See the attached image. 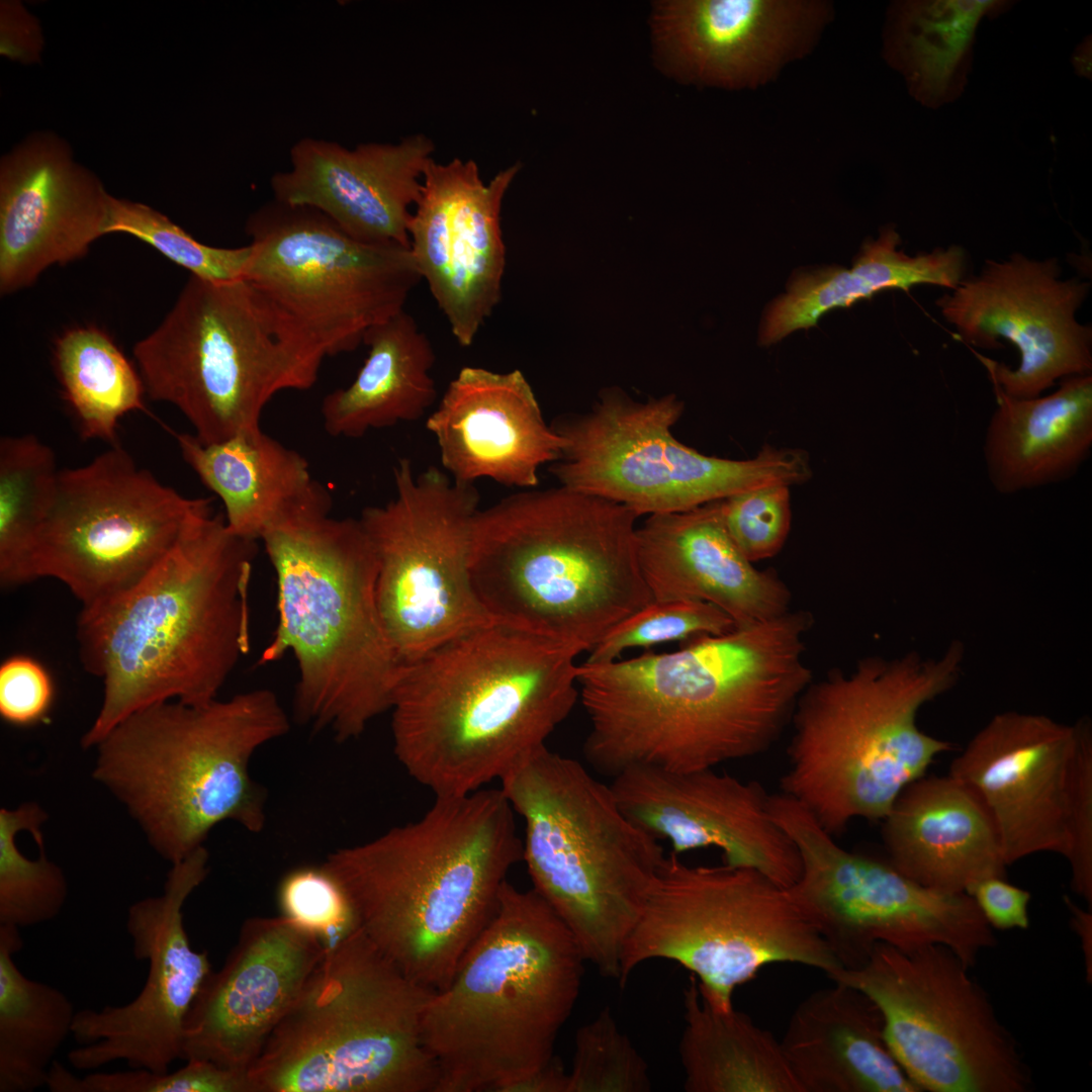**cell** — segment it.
Here are the masks:
<instances>
[{
  "mask_svg": "<svg viewBox=\"0 0 1092 1092\" xmlns=\"http://www.w3.org/2000/svg\"><path fill=\"white\" fill-rule=\"evenodd\" d=\"M586 962L534 890L506 881L495 910L424 1012L438 1092H514L555 1055Z\"/></svg>",
  "mask_w": 1092,
  "mask_h": 1092,
  "instance_id": "cell-6",
  "label": "cell"
},
{
  "mask_svg": "<svg viewBox=\"0 0 1092 1092\" xmlns=\"http://www.w3.org/2000/svg\"><path fill=\"white\" fill-rule=\"evenodd\" d=\"M980 797L1007 866L1063 856L1073 891L1092 904V731L1030 713L995 715L949 767Z\"/></svg>",
  "mask_w": 1092,
  "mask_h": 1092,
  "instance_id": "cell-19",
  "label": "cell"
},
{
  "mask_svg": "<svg viewBox=\"0 0 1092 1092\" xmlns=\"http://www.w3.org/2000/svg\"><path fill=\"white\" fill-rule=\"evenodd\" d=\"M1065 902L1071 912L1072 924L1076 928L1078 934L1081 937L1084 949V956L1086 958L1087 975L1091 977V926L1092 916L1091 912L1084 911L1075 905L1067 896Z\"/></svg>",
  "mask_w": 1092,
  "mask_h": 1092,
  "instance_id": "cell-53",
  "label": "cell"
},
{
  "mask_svg": "<svg viewBox=\"0 0 1092 1092\" xmlns=\"http://www.w3.org/2000/svg\"><path fill=\"white\" fill-rule=\"evenodd\" d=\"M289 728L268 689L200 706L158 703L123 719L94 747L93 779L173 864L204 846L222 822L252 833L265 828L267 795L250 762Z\"/></svg>",
  "mask_w": 1092,
  "mask_h": 1092,
  "instance_id": "cell-8",
  "label": "cell"
},
{
  "mask_svg": "<svg viewBox=\"0 0 1092 1092\" xmlns=\"http://www.w3.org/2000/svg\"><path fill=\"white\" fill-rule=\"evenodd\" d=\"M900 237L892 228L864 243L852 268H826L797 274L787 292L775 299L761 323L759 340L775 344L800 329L816 326L837 307L849 306L887 289L909 291L920 284L954 289L965 278L967 255L959 246L909 256L897 250Z\"/></svg>",
  "mask_w": 1092,
  "mask_h": 1092,
  "instance_id": "cell-35",
  "label": "cell"
},
{
  "mask_svg": "<svg viewBox=\"0 0 1092 1092\" xmlns=\"http://www.w3.org/2000/svg\"><path fill=\"white\" fill-rule=\"evenodd\" d=\"M113 233L130 235L185 268L191 276L212 282L243 279L251 256L250 245H204L153 207L111 195L106 234Z\"/></svg>",
  "mask_w": 1092,
  "mask_h": 1092,
  "instance_id": "cell-43",
  "label": "cell"
},
{
  "mask_svg": "<svg viewBox=\"0 0 1092 1092\" xmlns=\"http://www.w3.org/2000/svg\"><path fill=\"white\" fill-rule=\"evenodd\" d=\"M523 859L515 811L499 789L436 797L418 820L324 861L360 927L404 975L434 992L450 983Z\"/></svg>",
  "mask_w": 1092,
  "mask_h": 1092,
  "instance_id": "cell-4",
  "label": "cell"
},
{
  "mask_svg": "<svg viewBox=\"0 0 1092 1092\" xmlns=\"http://www.w3.org/2000/svg\"><path fill=\"white\" fill-rule=\"evenodd\" d=\"M132 353L147 396L175 406L205 444L260 428L269 400L312 387L327 357L293 316L246 279L191 275Z\"/></svg>",
  "mask_w": 1092,
  "mask_h": 1092,
  "instance_id": "cell-12",
  "label": "cell"
},
{
  "mask_svg": "<svg viewBox=\"0 0 1092 1092\" xmlns=\"http://www.w3.org/2000/svg\"><path fill=\"white\" fill-rule=\"evenodd\" d=\"M257 541L233 534L212 509L200 515L138 584L77 619L79 657L103 699L82 746L94 748L149 706H200L217 695L250 649L249 584Z\"/></svg>",
  "mask_w": 1092,
  "mask_h": 1092,
  "instance_id": "cell-2",
  "label": "cell"
},
{
  "mask_svg": "<svg viewBox=\"0 0 1092 1092\" xmlns=\"http://www.w3.org/2000/svg\"><path fill=\"white\" fill-rule=\"evenodd\" d=\"M684 992L679 1040L688 1092H802L781 1040L741 1011H717L699 992L695 977Z\"/></svg>",
  "mask_w": 1092,
  "mask_h": 1092,
  "instance_id": "cell-37",
  "label": "cell"
},
{
  "mask_svg": "<svg viewBox=\"0 0 1092 1092\" xmlns=\"http://www.w3.org/2000/svg\"><path fill=\"white\" fill-rule=\"evenodd\" d=\"M724 526L740 552L754 563L777 555L791 529L790 486L776 484L721 500Z\"/></svg>",
  "mask_w": 1092,
  "mask_h": 1092,
  "instance_id": "cell-48",
  "label": "cell"
},
{
  "mask_svg": "<svg viewBox=\"0 0 1092 1092\" xmlns=\"http://www.w3.org/2000/svg\"><path fill=\"white\" fill-rule=\"evenodd\" d=\"M44 39L37 18L17 0L0 4V54L23 65L40 61Z\"/></svg>",
  "mask_w": 1092,
  "mask_h": 1092,
  "instance_id": "cell-51",
  "label": "cell"
},
{
  "mask_svg": "<svg viewBox=\"0 0 1092 1092\" xmlns=\"http://www.w3.org/2000/svg\"><path fill=\"white\" fill-rule=\"evenodd\" d=\"M769 809L795 842L801 874L789 889L842 969H854L874 946L902 950L941 944L969 968L997 943L973 898L925 887L882 860L841 847L801 804L779 792Z\"/></svg>",
  "mask_w": 1092,
  "mask_h": 1092,
  "instance_id": "cell-17",
  "label": "cell"
},
{
  "mask_svg": "<svg viewBox=\"0 0 1092 1092\" xmlns=\"http://www.w3.org/2000/svg\"><path fill=\"white\" fill-rule=\"evenodd\" d=\"M208 861L201 846L172 864L160 895L128 908L125 928L134 958L148 964L147 979L124 1005L76 1012L72 1035L79 1046L68 1054L75 1069L123 1061L162 1073L181 1059L187 1014L212 972L208 952L192 947L183 916L187 899L207 878Z\"/></svg>",
  "mask_w": 1092,
  "mask_h": 1092,
  "instance_id": "cell-22",
  "label": "cell"
},
{
  "mask_svg": "<svg viewBox=\"0 0 1092 1092\" xmlns=\"http://www.w3.org/2000/svg\"><path fill=\"white\" fill-rule=\"evenodd\" d=\"M111 195L52 131L27 135L0 161V291L84 257L107 235Z\"/></svg>",
  "mask_w": 1092,
  "mask_h": 1092,
  "instance_id": "cell-26",
  "label": "cell"
},
{
  "mask_svg": "<svg viewBox=\"0 0 1092 1092\" xmlns=\"http://www.w3.org/2000/svg\"><path fill=\"white\" fill-rule=\"evenodd\" d=\"M833 982L800 1002L781 1039L802 1092H921L889 1050L876 1004Z\"/></svg>",
  "mask_w": 1092,
  "mask_h": 1092,
  "instance_id": "cell-33",
  "label": "cell"
},
{
  "mask_svg": "<svg viewBox=\"0 0 1092 1092\" xmlns=\"http://www.w3.org/2000/svg\"><path fill=\"white\" fill-rule=\"evenodd\" d=\"M716 767L674 771L631 766L610 787L625 815L673 853L715 847L723 863L757 871L785 888L801 874V857L769 809V795L756 781Z\"/></svg>",
  "mask_w": 1092,
  "mask_h": 1092,
  "instance_id": "cell-24",
  "label": "cell"
},
{
  "mask_svg": "<svg viewBox=\"0 0 1092 1092\" xmlns=\"http://www.w3.org/2000/svg\"><path fill=\"white\" fill-rule=\"evenodd\" d=\"M1008 1H906L893 6L886 52L923 105L938 108L963 93L980 20L1005 11Z\"/></svg>",
  "mask_w": 1092,
  "mask_h": 1092,
  "instance_id": "cell-38",
  "label": "cell"
},
{
  "mask_svg": "<svg viewBox=\"0 0 1092 1092\" xmlns=\"http://www.w3.org/2000/svg\"><path fill=\"white\" fill-rule=\"evenodd\" d=\"M54 700L53 681L44 667L27 655H13L0 666V715L16 726L35 724Z\"/></svg>",
  "mask_w": 1092,
  "mask_h": 1092,
  "instance_id": "cell-49",
  "label": "cell"
},
{
  "mask_svg": "<svg viewBox=\"0 0 1092 1092\" xmlns=\"http://www.w3.org/2000/svg\"><path fill=\"white\" fill-rule=\"evenodd\" d=\"M567 1092H647L649 1067L606 1006L574 1037Z\"/></svg>",
  "mask_w": 1092,
  "mask_h": 1092,
  "instance_id": "cell-44",
  "label": "cell"
},
{
  "mask_svg": "<svg viewBox=\"0 0 1092 1092\" xmlns=\"http://www.w3.org/2000/svg\"><path fill=\"white\" fill-rule=\"evenodd\" d=\"M997 407L984 457L995 489L1016 493L1072 476L1092 447V375L1061 379L1056 391L1016 398L992 383Z\"/></svg>",
  "mask_w": 1092,
  "mask_h": 1092,
  "instance_id": "cell-34",
  "label": "cell"
},
{
  "mask_svg": "<svg viewBox=\"0 0 1092 1092\" xmlns=\"http://www.w3.org/2000/svg\"><path fill=\"white\" fill-rule=\"evenodd\" d=\"M22 946L19 928L0 925V1092L47 1087L77 1012L64 992L19 970Z\"/></svg>",
  "mask_w": 1092,
  "mask_h": 1092,
  "instance_id": "cell-39",
  "label": "cell"
},
{
  "mask_svg": "<svg viewBox=\"0 0 1092 1092\" xmlns=\"http://www.w3.org/2000/svg\"><path fill=\"white\" fill-rule=\"evenodd\" d=\"M969 970L941 944L878 943L861 966L830 979L876 1004L889 1050L921 1092L1029 1091L1031 1072Z\"/></svg>",
  "mask_w": 1092,
  "mask_h": 1092,
  "instance_id": "cell-15",
  "label": "cell"
},
{
  "mask_svg": "<svg viewBox=\"0 0 1092 1092\" xmlns=\"http://www.w3.org/2000/svg\"><path fill=\"white\" fill-rule=\"evenodd\" d=\"M1091 37H1087L1076 50L1073 64L1080 75L1091 76Z\"/></svg>",
  "mask_w": 1092,
  "mask_h": 1092,
  "instance_id": "cell-54",
  "label": "cell"
},
{
  "mask_svg": "<svg viewBox=\"0 0 1092 1092\" xmlns=\"http://www.w3.org/2000/svg\"><path fill=\"white\" fill-rule=\"evenodd\" d=\"M363 344L368 354L353 382L322 402L324 427L333 437L361 438L373 429L417 421L437 397L434 348L405 310L370 329Z\"/></svg>",
  "mask_w": 1092,
  "mask_h": 1092,
  "instance_id": "cell-36",
  "label": "cell"
},
{
  "mask_svg": "<svg viewBox=\"0 0 1092 1092\" xmlns=\"http://www.w3.org/2000/svg\"><path fill=\"white\" fill-rule=\"evenodd\" d=\"M684 408L674 394L640 402L619 388L605 389L589 412L552 425L564 445L550 472L561 486L622 505L638 518L811 478L802 449L765 445L753 458L734 460L685 445L671 432Z\"/></svg>",
  "mask_w": 1092,
  "mask_h": 1092,
  "instance_id": "cell-14",
  "label": "cell"
},
{
  "mask_svg": "<svg viewBox=\"0 0 1092 1092\" xmlns=\"http://www.w3.org/2000/svg\"><path fill=\"white\" fill-rule=\"evenodd\" d=\"M262 541L275 570L278 621L259 664L288 651L298 680L294 717L339 741L390 711L402 663L376 597L373 545L359 519L285 525Z\"/></svg>",
  "mask_w": 1092,
  "mask_h": 1092,
  "instance_id": "cell-7",
  "label": "cell"
},
{
  "mask_svg": "<svg viewBox=\"0 0 1092 1092\" xmlns=\"http://www.w3.org/2000/svg\"><path fill=\"white\" fill-rule=\"evenodd\" d=\"M183 460L223 503L229 530L257 541L279 527L329 516L330 491L306 459L261 428L205 444L174 433Z\"/></svg>",
  "mask_w": 1092,
  "mask_h": 1092,
  "instance_id": "cell-32",
  "label": "cell"
},
{
  "mask_svg": "<svg viewBox=\"0 0 1092 1092\" xmlns=\"http://www.w3.org/2000/svg\"><path fill=\"white\" fill-rule=\"evenodd\" d=\"M435 992L361 927L326 952L248 1070L252 1092H438L423 1038Z\"/></svg>",
  "mask_w": 1092,
  "mask_h": 1092,
  "instance_id": "cell-11",
  "label": "cell"
},
{
  "mask_svg": "<svg viewBox=\"0 0 1092 1092\" xmlns=\"http://www.w3.org/2000/svg\"><path fill=\"white\" fill-rule=\"evenodd\" d=\"M721 500L648 516L637 527L639 566L652 601L709 603L736 628L787 613L790 589L776 572L755 568L740 552L724 526Z\"/></svg>",
  "mask_w": 1092,
  "mask_h": 1092,
  "instance_id": "cell-29",
  "label": "cell"
},
{
  "mask_svg": "<svg viewBox=\"0 0 1092 1092\" xmlns=\"http://www.w3.org/2000/svg\"><path fill=\"white\" fill-rule=\"evenodd\" d=\"M443 468L459 483L480 478L521 488L538 485L543 465L562 457L564 439L543 417L518 370L465 366L426 420Z\"/></svg>",
  "mask_w": 1092,
  "mask_h": 1092,
  "instance_id": "cell-28",
  "label": "cell"
},
{
  "mask_svg": "<svg viewBox=\"0 0 1092 1092\" xmlns=\"http://www.w3.org/2000/svg\"><path fill=\"white\" fill-rule=\"evenodd\" d=\"M170 1072L147 1069L91 1072L77 1076L57 1060L47 1088L52 1092H252L248 1073L201 1060Z\"/></svg>",
  "mask_w": 1092,
  "mask_h": 1092,
  "instance_id": "cell-47",
  "label": "cell"
},
{
  "mask_svg": "<svg viewBox=\"0 0 1092 1092\" xmlns=\"http://www.w3.org/2000/svg\"><path fill=\"white\" fill-rule=\"evenodd\" d=\"M59 472L55 452L37 436L0 439V583L4 588L33 581L32 553Z\"/></svg>",
  "mask_w": 1092,
  "mask_h": 1092,
  "instance_id": "cell-41",
  "label": "cell"
},
{
  "mask_svg": "<svg viewBox=\"0 0 1092 1092\" xmlns=\"http://www.w3.org/2000/svg\"><path fill=\"white\" fill-rule=\"evenodd\" d=\"M395 495L366 507L359 518L378 563L380 616L402 664L494 623L471 577L479 492L438 467L415 475L401 458L393 467Z\"/></svg>",
  "mask_w": 1092,
  "mask_h": 1092,
  "instance_id": "cell-16",
  "label": "cell"
},
{
  "mask_svg": "<svg viewBox=\"0 0 1092 1092\" xmlns=\"http://www.w3.org/2000/svg\"><path fill=\"white\" fill-rule=\"evenodd\" d=\"M519 169L515 164L485 183L474 161L454 159L433 160L424 173L408 224L410 251L462 347L473 344L502 298V204Z\"/></svg>",
  "mask_w": 1092,
  "mask_h": 1092,
  "instance_id": "cell-23",
  "label": "cell"
},
{
  "mask_svg": "<svg viewBox=\"0 0 1092 1092\" xmlns=\"http://www.w3.org/2000/svg\"><path fill=\"white\" fill-rule=\"evenodd\" d=\"M735 628L731 618L712 604L691 601H651L613 627L587 653V663L617 660L626 650L665 642L720 635Z\"/></svg>",
  "mask_w": 1092,
  "mask_h": 1092,
  "instance_id": "cell-45",
  "label": "cell"
},
{
  "mask_svg": "<svg viewBox=\"0 0 1092 1092\" xmlns=\"http://www.w3.org/2000/svg\"><path fill=\"white\" fill-rule=\"evenodd\" d=\"M433 152L420 133L352 150L303 139L291 149V168L273 175L271 188L275 200L312 207L360 242L410 247L411 208Z\"/></svg>",
  "mask_w": 1092,
  "mask_h": 1092,
  "instance_id": "cell-27",
  "label": "cell"
},
{
  "mask_svg": "<svg viewBox=\"0 0 1092 1092\" xmlns=\"http://www.w3.org/2000/svg\"><path fill=\"white\" fill-rule=\"evenodd\" d=\"M970 895L992 928L1026 929L1029 925L1028 904L1031 898L1027 890L1005 881L1001 877H989L971 885Z\"/></svg>",
  "mask_w": 1092,
  "mask_h": 1092,
  "instance_id": "cell-50",
  "label": "cell"
},
{
  "mask_svg": "<svg viewBox=\"0 0 1092 1092\" xmlns=\"http://www.w3.org/2000/svg\"><path fill=\"white\" fill-rule=\"evenodd\" d=\"M818 3L668 1L657 6L658 39L697 79L727 86L769 77L818 25Z\"/></svg>",
  "mask_w": 1092,
  "mask_h": 1092,
  "instance_id": "cell-30",
  "label": "cell"
},
{
  "mask_svg": "<svg viewBox=\"0 0 1092 1092\" xmlns=\"http://www.w3.org/2000/svg\"><path fill=\"white\" fill-rule=\"evenodd\" d=\"M659 959L691 971L701 998L722 1012L733 1008L735 989L769 964H799L829 978L842 969L789 888L751 869L690 866L673 852L622 947L621 987L639 965Z\"/></svg>",
  "mask_w": 1092,
  "mask_h": 1092,
  "instance_id": "cell-13",
  "label": "cell"
},
{
  "mask_svg": "<svg viewBox=\"0 0 1092 1092\" xmlns=\"http://www.w3.org/2000/svg\"><path fill=\"white\" fill-rule=\"evenodd\" d=\"M211 498L187 497L138 464L120 445L60 469L32 553V577L62 582L90 608L144 579Z\"/></svg>",
  "mask_w": 1092,
  "mask_h": 1092,
  "instance_id": "cell-18",
  "label": "cell"
},
{
  "mask_svg": "<svg viewBox=\"0 0 1092 1092\" xmlns=\"http://www.w3.org/2000/svg\"><path fill=\"white\" fill-rule=\"evenodd\" d=\"M883 821L888 860L925 887L966 893L982 879L1005 878L1007 863L987 808L949 775L908 785Z\"/></svg>",
  "mask_w": 1092,
  "mask_h": 1092,
  "instance_id": "cell-31",
  "label": "cell"
},
{
  "mask_svg": "<svg viewBox=\"0 0 1092 1092\" xmlns=\"http://www.w3.org/2000/svg\"><path fill=\"white\" fill-rule=\"evenodd\" d=\"M637 519L561 485L505 497L474 518V589L495 622L588 652L652 601Z\"/></svg>",
  "mask_w": 1092,
  "mask_h": 1092,
  "instance_id": "cell-5",
  "label": "cell"
},
{
  "mask_svg": "<svg viewBox=\"0 0 1092 1092\" xmlns=\"http://www.w3.org/2000/svg\"><path fill=\"white\" fill-rule=\"evenodd\" d=\"M568 1073L557 1056L521 1082L514 1092H567Z\"/></svg>",
  "mask_w": 1092,
  "mask_h": 1092,
  "instance_id": "cell-52",
  "label": "cell"
},
{
  "mask_svg": "<svg viewBox=\"0 0 1092 1092\" xmlns=\"http://www.w3.org/2000/svg\"><path fill=\"white\" fill-rule=\"evenodd\" d=\"M280 915L314 936L326 952L360 928L351 897L323 862L289 870L277 888Z\"/></svg>",
  "mask_w": 1092,
  "mask_h": 1092,
  "instance_id": "cell-46",
  "label": "cell"
},
{
  "mask_svg": "<svg viewBox=\"0 0 1092 1092\" xmlns=\"http://www.w3.org/2000/svg\"><path fill=\"white\" fill-rule=\"evenodd\" d=\"M54 366L63 396L84 440L118 443L120 420L147 412L141 374L105 332H65L55 343Z\"/></svg>",
  "mask_w": 1092,
  "mask_h": 1092,
  "instance_id": "cell-40",
  "label": "cell"
},
{
  "mask_svg": "<svg viewBox=\"0 0 1092 1092\" xmlns=\"http://www.w3.org/2000/svg\"><path fill=\"white\" fill-rule=\"evenodd\" d=\"M1088 282L1061 279L1057 258L1015 253L986 260L935 303L986 368L1016 398L1041 395L1058 379L1091 374L1092 330L1076 320Z\"/></svg>",
  "mask_w": 1092,
  "mask_h": 1092,
  "instance_id": "cell-21",
  "label": "cell"
},
{
  "mask_svg": "<svg viewBox=\"0 0 1092 1092\" xmlns=\"http://www.w3.org/2000/svg\"><path fill=\"white\" fill-rule=\"evenodd\" d=\"M244 279L293 316L327 357L355 350L404 310L422 280L410 247L360 242L323 212L273 200L246 223Z\"/></svg>",
  "mask_w": 1092,
  "mask_h": 1092,
  "instance_id": "cell-20",
  "label": "cell"
},
{
  "mask_svg": "<svg viewBox=\"0 0 1092 1092\" xmlns=\"http://www.w3.org/2000/svg\"><path fill=\"white\" fill-rule=\"evenodd\" d=\"M47 812L34 802L0 809V925L25 928L49 922L68 897L67 878L43 851Z\"/></svg>",
  "mask_w": 1092,
  "mask_h": 1092,
  "instance_id": "cell-42",
  "label": "cell"
},
{
  "mask_svg": "<svg viewBox=\"0 0 1092 1092\" xmlns=\"http://www.w3.org/2000/svg\"><path fill=\"white\" fill-rule=\"evenodd\" d=\"M579 654L494 622L402 664L390 709L398 762L436 797L500 780L572 711Z\"/></svg>",
  "mask_w": 1092,
  "mask_h": 1092,
  "instance_id": "cell-3",
  "label": "cell"
},
{
  "mask_svg": "<svg viewBox=\"0 0 1092 1092\" xmlns=\"http://www.w3.org/2000/svg\"><path fill=\"white\" fill-rule=\"evenodd\" d=\"M524 822L523 859L533 889L601 975L619 979L622 947L665 857L576 759L545 745L500 780Z\"/></svg>",
  "mask_w": 1092,
  "mask_h": 1092,
  "instance_id": "cell-10",
  "label": "cell"
},
{
  "mask_svg": "<svg viewBox=\"0 0 1092 1092\" xmlns=\"http://www.w3.org/2000/svg\"><path fill=\"white\" fill-rule=\"evenodd\" d=\"M963 657V646L952 642L938 658L872 656L849 672L812 680L791 719L780 792L834 837L854 819L883 820L903 790L951 749L916 719L954 686Z\"/></svg>",
  "mask_w": 1092,
  "mask_h": 1092,
  "instance_id": "cell-9",
  "label": "cell"
},
{
  "mask_svg": "<svg viewBox=\"0 0 1092 1092\" xmlns=\"http://www.w3.org/2000/svg\"><path fill=\"white\" fill-rule=\"evenodd\" d=\"M812 617L788 611L671 652L578 664L584 758L611 779L631 766L687 771L762 754L812 679Z\"/></svg>",
  "mask_w": 1092,
  "mask_h": 1092,
  "instance_id": "cell-1",
  "label": "cell"
},
{
  "mask_svg": "<svg viewBox=\"0 0 1092 1092\" xmlns=\"http://www.w3.org/2000/svg\"><path fill=\"white\" fill-rule=\"evenodd\" d=\"M325 953L281 915L246 919L187 1014L181 1059L248 1072Z\"/></svg>",
  "mask_w": 1092,
  "mask_h": 1092,
  "instance_id": "cell-25",
  "label": "cell"
}]
</instances>
